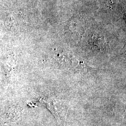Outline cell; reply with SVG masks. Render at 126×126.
Segmentation results:
<instances>
[{
	"mask_svg": "<svg viewBox=\"0 0 126 126\" xmlns=\"http://www.w3.org/2000/svg\"><path fill=\"white\" fill-rule=\"evenodd\" d=\"M40 101L44 104L50 111L53 113L54 116L58 120L61 121L64 117V109L63 102L58 98H41Z\"/></svg>",
	"mask_w": 126,
	"mask_h": 126,
	"instance_id": "6da1fadb",
	"label": "cell"
}]
</instances>
